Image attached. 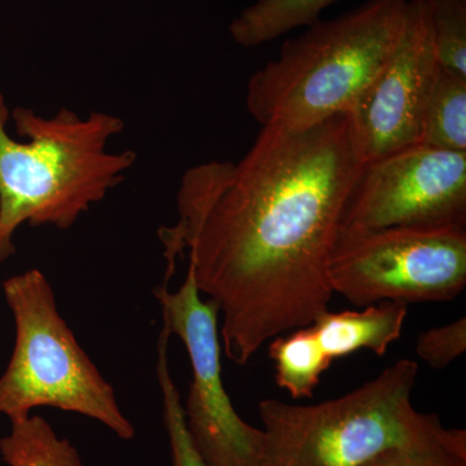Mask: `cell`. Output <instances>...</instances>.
Masks as SVG:
<instances>
[{
    "instance_id": "9a60e30c",
    "label": "cell",
    "mask_w": 466,
    "mask_h": 466,
    "mask_svg": "<svg viewBox=\"0 0 466 466\" xmlns=\"http://www.w3.org/2000/svg\"><path fill=\"white\" fill-rule=\"evenodd\" d=\"M361 466H466V431L441 426L422 440L382 451Z\"/></svg>"
},
{
    "instance_id": "8992f818",
    "label": "cell",
    "mask_w": 466,
    "mask_h": 466,
    "mask_svg": "<svg viewBox=\"0 0 466 466\" xmlns=\"http://www.w3.org/2000/svg\"><path fill=\"white\" fill-rule=\"evenodd\" d=\"M328 279L357 306L452 300L466 285V227L339 228Z\"/></svg>"
},
{
    "instance_id": "6da1fadb",
    "label": "cell",
    "mask_w": 466,
    "mask_h": 466,
    "mask_svg": "<svg viewBox=\"0 0 466 466\" xmlns=\"http://www.w3.org/2000/svg\"><path fill=\"white\" fill-rule=\"evenodd\" d=\"M361 167L343 113L305 130L263 126L240 161L184 174L177 225L158 231L167 269L189 249L233 363L328 311V265Z\"/></svg>"
},
{
    "instance_id": "e0dca14e",
    "label": "cell",
    "mask_w": 466,
    "mask_h": 466,
    "mask_svg": "<svg viewBox=\"0 0 466 466\" xmlns=\"http://www.w3.org/2000/svg\"><path fill=\"white\" fill-rule=\"evenodd\" d=\"M428 5L438 64L466 78V0H428Z\"/></svg>"
},
{
    "instance_id": "30bf717a",
    "label": "cell",
    "mask_w": 466,
    "mask_h": 466,
    "mask_svg": "<svg viewBox=\"0 0 466 466\" xmlns=\"http://www.w3.org/2000/svg\"><path fill=\"white\" fill-rule=\"evenodd\" d=\"M407 314V303L383 300L367 306L363 311L328 309L309 325L324 354L333 363L359 350H370L382 357L389 346L400 339Z\"/></svg>"
},
{
    "instance_id": "277c9868",
    "label": "cell",
    "mask_w": 466,
    "mask_h": 466,
    "mask_svg": "<svg viewBox=\"0 0 466 466\" xmlns=\"http://www.w3.org/2000/svg\"><path fill=\"white\" fill-rule=\"evenodd\" d=\"M417 376L419 364L401 359L336 400L314 406L260 401V466H361L435 433L443 426L440 417L417 412L410 401Z\"/></svg>"
},
{
    "instance_id": "ba28073f",
    "label": "cell",
    "mask_w": 466,
    "mask_h": 466,
    "mask_svg": "<svg viewBox=\"0 0 466 466\" xmlns=\"http://www.w3.org/2000/svg\"><path fill=\"white\" fill-rule=\"evenodd\" d=\"M466 227V152L410 147L363 165L341 229Z\"/></svg>"
},
{
    "instance_id": "4fadbf2b",
    "label": "cell",
    "mask_w": 466,
    "mask_h": 466,
    "mask_svg": "<svg viewBox=\"0 0 466 466\" xmlns=\"http://www.w3.org/2000/svg\"><path fill=\"white\" fill-rule=\"evenodd\" d=\"M0 456L8 466H85L78 451L41 416L12 420L0 440Z\"/></svg>"
},
{
    "instance_id": "2e32d148",
    "label": "cell",
    "mask_w": 466,
    "mask_h": 466,
    "mask_svg": "<svg viewBox=\"0 0 466 466\" xmlns=\"http://www.w3.org/2000/svg\"><path fill=\"white\" fill-rule=\"evenodd\" d=\"M170 336L168 330L162 328L158 339L157 376L164 400L165 425L170 441L171 461L173 466H207L193 447L187 431L179 391L168 368L167 349Z\"/></svg>"
},
{
    "instance_id": "7a4b0ae2",
    "label": "cell",
    "mask_w": 466,
    "mask_h": 466,
    "mask_svg": "<svg viewBox=\"0 0 466 466\" xmlns=\"http://www.w3.org/2000/svg\"><path fill=\"white\" fill-rule=\"evenodd\" d=\"M8 113L0 94V263L16 251L18 227L69 229L124 182L137 158L134 150H106L125 128L124 119L109 113L92 112L84 119L61 109L45 118L16 108L12 118L17 133L29 137L27 143L9 137Z\"/></svg>"
},
{
    "instance_id": "8fae6325",
    "label": "cell",
    "mask_w": 466,
    "mask_h": 466,
    "mask_svg": "<svg viewBox=\"0 0 466 466\" xmlns=\"http://www.w3.org/2000/svg\"><path fill=\"white\" fill-rule=\"evenodd\" d=\"M288 336H276L269 343V358L274 361L279 388L293 400L314 397L325 370L332 361L324 354L311 325L290 330Z\"/></svg>"
},
{
    "instance_id": "5bb4252c",
    "label": "cell",
    "mask_w": 466,
    "mask_h": 466,
    "mask_svg": "<svg viewBox=\"0 0 466 466\" xmlns=\"http://www.w3.org/2000/svg\"><path fill=\"white\" fill-rule=\"evenodd\" d=\"M422 144L466 152V78L441 66L426 108Z\"/></svg>"
},
{
    "instance_id": "5b68a950",
    "label": "cell",
    "mask_w": 466,
    "mask_h": 466,
    "mask_svg": "<svg viewBox=\"0 0 466 466\" xmlns=\"http://www.w3.org/2000/svg\"><path fill=\"white\" fill-rule=\"evenodd\" d=\"M16 342L0 376V416L9 421L34 408L52 407L90 417L124 441L135 428L119 408L115 389L104 380L58 312L47 278L39 269L3 283Z\"/></svg>"
},
{
    "instance_id": "7c38bea8",
    "label": "cell",
    "mask_w": 466,
    "mask_h": 466,
    "mask_svg": "<svg viewBox=\"0 0 466 466\" xmlns=\"http://www.w3.org/2000/svg\"><path fill=\"white\" fill-rule=\"evenodd\" d=\"M337 0H257L229 25L233 41L257 47L300 26L320 20L321 12Z\"/></svg>"
},
{
    "instance_id": "52a82bcc",
    "label": "cell",
    "mask_w": 466,
    "mask_h": 466,
    "mask_svg": "<svg viewBox=\"0 0 466 466\" xmlns=\"http://www.w3.org/2000/svg\"><path fill=\"white\" fill-rule=\"evenodd\" d=\"M195 275L188 267L186 280L177 291L155 289L164 325L179 337L192 367L184 410L187 431L207 466H260L262 429L238 416L222 380L219 309L213 300H202Z\"/></svg>"
},
{
    "instance_id": "3957f363",
    "label": "cell",
    "mask_w": 466,
    "mask_h": 466,
    "mask_svg": "<svg viewBox=\"0 0 466 466\" xmlns=\"http://www.w3.org/2000/svg\"><path fill=\"white\" fill-rule=\"evenodd\" d=\"M408 0H368L319 20L254 73L247 108L263 126L305 130L349 113L397 46Z\"/></svg>"
},
{
    "instance_id": "ac0fdd59",
    "label": "cell",
    "mask_w": 466,
    "mask_h": 466,
    "mask_svg": "<svg viewBox=\"0 0 466 466\" xmlns=\"http://www.w3.org/2000/svg\"><path fill=\"white\" fill-rule=\"evenodd\" d=\"M466 351V319L420 334L416 354L435 370L449 367Z\"/></svg>"
},
{
    "instance_id": "9c48e42d",
    "label": "cell",
    "mask_w": 466,
    "mask_h": 466,
    "mask_svg": "<svg viewBox=\"0 0 466 466\" xmlns=\"http://www.w3.org/2000/svg\"><path fill=\"white\" fill-rule=\"evenodd\" d=\"M438 70L428 0H408L397 46L348 113L361 165L422 144Z\"/></svg>"
}]
</instances>
